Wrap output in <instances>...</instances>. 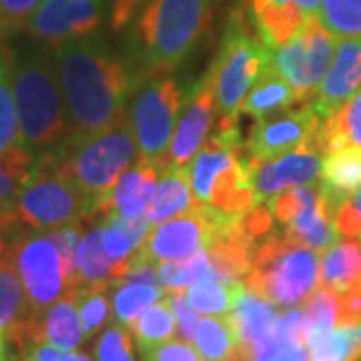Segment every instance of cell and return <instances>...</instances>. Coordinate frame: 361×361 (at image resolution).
I'll return each mask as SVG.
<instances>
[{"mask_svg": "<svg viewBox=\"0 0 361 361\" xmlns=\"http://www.w3.org/2000/svg\"><path fill=\"white\" fill-rule=\"evenodd\" d=\"M213 0H115L111 25L127 28L130 73L137 82L163 77L205 39Z\"/></svg>", "mask_w": 361, "mask_h": 361, "instance_id": "1", "label": "cell"}, {"mask_svg": "<svg viewBox=\"0 0 361 361\" xmlns=\"http://www.w3.org/2000/svg\"><path fill=\"white\" fill-rule=\"evenodd\" d=\"M52 51L68 113L66 135H92L127 116V101L137 80L103 40L85 37Z\"/></svg>", "mask_w": 361, "mask_h": 361, "instance_id": "2", "label": "cell"}, {"mask_svg": "<svg viewBox=\"0 0 361 361\" xmlns=\"http://www.w3.org/2000/svg\"><path fill=\"white\" fill-rule=\"evenodd\" d=\"M47 151L54 165L89 197L94 213L118 177L141 159L127 116L92 135H66Z\"/></svg>", "mask_w": 361, "mask_h": 361, "instance_id": "3", "label": "cell"}, {"mask_svg": "<svg viewBox=\"0 0 361 361\" xmlns=\"http://www.w3.org/2000/svg\"><path fill=\"white\" fill-rule=\"evenodd\" d=\"M13 92L23 142L37 155L68 133V113L54 61L40 54H13Z\"/></svg>", "mask_w": 361, "mask_h": 361, "instance_id": "4", "label": "cell"}, {"mask_svg": "<svg viewBox=\"0 0 361 361\" xmlns=\"http://www.w3.org/2000/svg\"><path fill=\"white\" fill-rule=\"evenodd\" d=\"M317 251L301 245L283 231H271L255 245L243 283L277 307H295L319 281Z\"/></svg>", "mask_w": 361, "mask_h": 361, "instance_id": "5", "label": "cell"}, {"mask_svg": "<svg viewBox=\"0 0 361 361\" xmlns=\"http://www.w3.org/2000/svg\"><path fill=\"white\" fill-rule=\"evenodd\" d=\"M14 213L20 227L47 233L97 217L89 197L54 165L49 151L39 153L30 179L16 195Z\"/></svg>", "mask_w": 361, "mask_h": 361, "instance_id": "6", "label": "cell"}, {"mask_svg": "<svg viewBox=\"0 0 361 361\" xmlns=\"http://www.w3.org/2000/svg\"><path fill=\"white\" fill-rule=\"evenodd\" d=\"M269 66L271 51L251 32L243 11H233L219 51L205 73L219 118H237L247 92Z\"/></svg>", "mask_w": 361, "mask_h": 361, "instance_id": "7", "label": "cell"}, {"mask_svg": "<svg viewBox=\"0 0 361 361\" xmlns=\"http://www.w3.org/2000/svg\"><path fill=\"white\" fill-rule=\"evenodd\" d=\"M185 103V92L175 78L163 75L137 82L127 101V121L145 161L165 167L169 142Z\"/></svg>", "mask_w": 361, "mask_h": 361, "instance_id": "8", "label": "cell"}, {"mask_svg": "<svg viewBox=\"0 0 361 361\" xmlns=\"http://www.w3.org/2000/svg\"><path fill=\"white\" fill-rule=\"evenodd\" d=\"M20 275L32 319L68 293V279L63 255L47 231L20 229L6 249Z\"/></svg>", "mask_w": 361, "mask_h": 361, "instance_id": "9", "label": "cell"}, {"mask_svg": "<svg viewBox=\"0 0 361 361\" xmlns=\"http://www.w3.org/2000/svg\"><path fill=\"white\" fill-rule=\"evenodd\" d=\"M336 49L337 39L313 14L293 39L271 51V68L293 87L299 103H311L334 63Z\"/></svg>", "mask_w": 361, "mask_h": 361, "instance_id": "10", "label": "cell"}, {"mask_svg": "<svg viewBox=\"0 0 361 361\" xmlns=\"http://www.w3.org/2000/svg\"><path fill=\"white\" fill-rule=\"evenodd\" d=\"M243 215H229L211 205L199 203L179 217L159 223L155 231L149 233L147 241L133 255L130 263H153L191 257L193 253L207 249L223 225Z\"/></svg>", "mask_w": 361, "mask_h": 361, "instance_id": "11", "label": "cell"}, {"mask_svg": "<svg viewBox=\"0 0 361 361\" xmlns=\"http://www.w3.org/2000/svg\"><path fill=\"white\" fill-rule=\"evenodd\" d=\"M281 231L313 251H325L341 237L336 227V211L323 193L322 183L299 185L267 201Z\"/></svg>", "mask_w": 361, "mask_h": 361, "instance_id": "12", "label": "cell"}, {"mask_svg": "<svg viewBox=\"0 0 361 361\" xmlns=\"http://www.w3.org/2000/svg\"><path fill=\"white\" fill-rule=\"evenodd\" d=\"M322 123V116L307 103L297 111H283L279 115L257 118V125L249 133L245 151L249 159L265 161L285 153H291L299 147L311 145Z\"/></svg>", "mask_w": 361, "mask_h": 361, "instance_id": "13", "label": "cell"}, {"mask_svg": "<svg viewBox=\"0 0 361 361\" xmlns=\"http://www.w3.org/2000/svg\"><path fill=\"white\" fill-rule=\"evenodd\" d=\"M103 20V0H42L26 30L52 49L92 35Z\"/></svg>", "mask_w": 361, "mask_h": 361, "instance_id": "14", "label": "cell"}, {"mask_svg": "<svg viewBox=\"0 0 361 361\" xmlns=\"http://www.w3.org/2000/svg\"><path fill=\"white\" fill-rule=\"evenodd\" d=\"M322 155L323 153L313 149L311 145H305L275 159H265V161L249 159L251 183H253L257 205L271 201L273 197H277L287 189L317 183V179L322 177Z\"/></svg>", "mask_w": 361, "mask_h": 361, "instance_id": "15", "label": "cell"}, {"mask_svg": "<svg viewBox=\"0 0 361 361\" xmlns=\"http://www.w3.org/2000/svg\"><path fill=\"white\" fill-rule=\"evenodd\" d=\"M217 113L215 94L207 75L191 90V97L180 111L179 121L175 125L173 137L169 142V153L163 169H187L201 147L205 145L207 133L213 125V116Z\"/></svg>", "mask_w": 361, "mask_h": 361, "instance_id": "16", "label": "cell"}, {"mask_svg": "<svg viewBox=\"0 0 361 361\" xmlns=\"http://www.w3.org/2000/svg\"><path fill=\"white\" fill-rule=\"evenodd\" d=\"M360 89L361 37H348L337 42L334 63L322 80L315 97L311 99V104L317 111V115L327 118L349 103Z\"/></svg>", "mask_w": 361, "mask_h": 361, "instance_id": "17", "label": "cell"}, {"mask_svg": "<svg viewBox=\"0 0 361 361\" xmlns=\"http://www.w3.org/2000/svg\"><path fill=\"white\" fill-rule=\"evenodd\" d=\"M159 173L163 167L153 161L139 159L137 165L127 169L109 195L101 201L97 215L103 217H139L147 211L159 185Z\"/></svg>", "mask_w": 361, "mask_h": 361, "instance_id": "18", "label": "cell"}, {"mask_svg": "<svg viewBox=\"0 0 361 361\" xmlns=\"http://www.w3.org/2000/svg\"><path fill=\"white\" fill-rule=\"evenodd\" d=\"M32 310L28 305L20 275L8 253H0V329L8 341L25 351L30 343Z\"/></svg>", "mask_w": 361, "mask_h": 361, "instance_id": "19", "label": "cell"}, {"mask_svg": "<svg viewBox=\"0 0 361 361\" xmlns=\"http://www.w3.org/2000/svg\"><path fill=\"white\" fill-rule=\"evenodd\" d=\"M85 331L73 291L39 313L30 325V341H44L63 351H75L85 341Z\"/></svg>", "mask_w": 361, "mask_h": 361, "instance_id": "20", "label": "cell"}, {"mask_svg": "<svg viewBox=\"0 0 361 361\" xmlns=\"http://www.w3.org/2000/svg\"><path fill=\"white\" fill-rule=\"evenodd\" d=\"M277 317H279L277 305H273L265 297L251 291L247 285L241 289L229 319L239 339V349H241L243 360H247V353L253 345H257L259 341H263L269 336Z\"/></svg>", "mask_w": 361, "mask_h": 361, "instance_id": "21", "label": "cell"}, {"mask_svg": "<svg viewBox=\"0 0 361 361\" xmlns=\"http://www.w3.org/2000/svg\"><path fill=\"white\" fill-rule=\"evenodd\" d=\"M313 14L305 13L295 2H277V4H259L249 6V18L259 40L275 51L291 40L305 26Z\"/></svg>", "mask_w": 361, "mask_h": 361, "instance_id": "22", "label": "cell"}, {"mask_svg": "<svg viewBox=\"0 0 361 361\" xmlns=\"http://www.w3.org/2000/svg\"><path fill=\"white\" fill-rule=\"evenodd\" d=\"M322 189L334 211L361 189V149L343 147L327 153L322 167Z\"/></svg>", "mask_w": 361, "mask_h": 361, "instance_id": "23", "label": "cell"}, {"mask_svg": "<svg viewBox=\"0 0 361 361\" xmlns=\"http://www.w3.org/2000/svg\"><path fill=\"white\" fill-rule=\"evenodd\" d=\"M197 205L187 169H163V179L157 185L155 195L145 211V219L151 225H159Z\"/></svg>", "mask_w": 361, "mask_h": 361, "instance_id": "24", "label": "cell"}, {"mask_svg": "<svg viewBox=\"0 0 361 361\" xmlns=\"http://www.w3.org/2000/svg\"><path fill=\"white\" fill-rule=\"evenodd\" d=\"M116 281L115 263L104 253L101 227H90L82 233L75 257V285L78 287H103L111 289Z\"/></svg>", "mask_w": 361, "mask_h": 361, "instance_id": "25", "label": "cell"}, {"mask_svg": "<svg viewBox=\"0 0 361 361\" xmlns=\"http://www.w3.org/2000/svg\"><path fill=\"white\" fill-rule=\"evenodd\" d=\"M310 361H361V322L305 334Z\"/></svg>", "mask_w": 361, "mask_h": 361, "instance_id": "26", "label": "cell"}, {"mask_svg": "<svg viewBox=\"0 0 361 361\" xmlns=\"http://www.w3.org/2000/svg\"><path fill=\"white\" fill-rule=\"evenodd\" d=\"M343 147L361 149V89L337 113L322 118L313 137V149L327 155Z\"/></svg>", "mask_w": 361, "mask_h": 361, "instance_id": "27", "label": "cell"}, {"mask_svg": "<svg viewBox=\"0 0 361 361\" xmlns=\"http://www.w3.org/2000/svg\"><path fill=\"white\" fill-rule=\"evenodd\" d=\"M297 103H299V99H297L293 87L269 66L247 92V97L239 106V115L265 118L275 113H283Z\"/></svg>", "mask_w": 361, "mask_h": 361, "instance_id": "28", "label": "cell"}, {"mask_svg": "<svg viewBox=\"0 0 361 361\" xmlns=\"http://www.w3.org/2000/svg\"><path fill=\"white\" fill-rule=\"evenodd\" d=\"M322 285L343 293L345 289L361 281V239L336 241L325 249L319 263Z\"/></svg>", "mask_w": 361, "mask_h": 361, "instance_id": "29", "label": "cell"}, {"mask_svg": "<svg viewBox=\"0 0 361 361\" xmlns=\"http://www.w3.org/2000/svg\"><path fill=\"white\" fill-rule=\"evenodd\" d=\"M193 341L205 361H245L229 315L199 319Z\"/></svg>", "mask_w": 361, "mask_h": 361, "instance_id": "30", "label": "cell"}, {"mask_svg": "<svg viewBox=\"0 0 361 361\" xmlns=\"http://www.w3.org/2000/svg\"><path fill=\"white\" fill-rule=\"evenodd\" d=\"M243 281H219V279H201L185 289L187 299L197 313L205 315H227L231 313L233 305L241 289Z\"/></svg>", "mask_w": 361, "mask_h": 361, "instance_id": "31", "label": "cell"}, {"mask_svg": "<svg viewBox=\"0 0 361 361\" xmlns=\"http://www.w3.org/2000/svg\"><path fill=\"white\" fill-rule=\"evenodd\" d=\"M129 331L135 336L139 351L159 345L175 336L177 323H175V315H173L167 295L142 311L130 325Z\"/></svg>", "mask_w": 361, "mask_h": 361, "instance_id": "32", "label": "cell"}, {"mask_svg": "<svg viewBox=\"0 0 361 361\" xmlns=\"http://www.w3.org/2000/svg\"><path fill=\"white\" fill-rule=\"evenodd\" d=\"M113 289V313L116 322L125 325L127 329H130V325L142 311L169 293L165 287L149 283H118Z\"/></svg>", "mask_w": 361, "mask_h": 361, "instance_id": "33", "label": "cell"}, {"mask_svg": "<svg viewBox=\"0 0 361 361\" xmlns=\"http://www.w3.org/2000/svg\"><path fill=\"white\" fill-rule=\"evenodd\" d=\"M211 271L209 251L201 249L191 257L163 261L159 265V277L167 291H185L197 281L211 277Z\"/></svg>", "mask_w": 361, "mask_h": 361, "instance_id": "34", "label": "cell"}, {"mask_svg": "<svg viewBox=\"0 0 361 361\" xmlns=\"http://www.w3.org/2000/svg\"><path fill=\"white\" fill-rule=\"evenodd\" d=\"M303 311V323L305 334L315 329H327L343 323V310H341V295L331 287H315V291L305 299Z\"/></svg>", "mask_w": 361, "mask_h": 361, "instance_id": "35", "label": "cell"}, {"mask_svg": "<svg viewBox=\"0 0 361 361\" xmlns=\"http://www.w3.org/2000/svg\"><path fill=\"white\" fill-rule=\"evenodd\" d=\"M71 291L75 295V303H77L78 315H80L85 337L90 339L99 331H103L113 317L106 289H103V287H78V289H71Z\"/></svg>", "mask_w": 361, "mask_h": 361, "instance_id": "36", "label": "cell"}, {"mask_svg": "<svg viewBox=\"0 0 361 361\" xmlns=\"http://www.w3.org/2000/svg\"><path fill=\"white\" fill-rule=\"evenodd\" d=\"M319 20L336 37H361V0H322Z\"/></svg>", "mask_w": 361, "mask_h": 361, "instance_id": "37", "label": "cell"}, {"mask_svg": "<svg viewBox=\"0 0 361 361\" xmlns=\"http://www.w3.org/2000/svg\"><path fill=\"white\" fill-rule=\"evenodd\" d=\"M18 145H25V142H23V133H20V123H18V113H16V103H14L13 73L8 66L0 75V155Z\"/></svg>", "mask_w": 361, "mask_h": 361, "instance_id": "38", "label": "cell"}, {"mask_svg": "<svg viewBox=\"0 0 361 361\" xmlns=\"http://www.w3.org/2000/svg\"><path fill=\"white\" fill-rule=\"evenodd\" d=\"M94 361H137L129 329L121 323L106 327L94 341Z\"/></svg>", "mask_w": 361, "mask_h": 361, "instance_id": "39", "label": "cell"}, {"mask_svg": "<svg viewBox=\"0 0 361 361\" xmlns=\"http://www.w3.org/2000/svg\"><path fill=\"white\" fill-rule=\"evenodd\" d=\"M42 0H0V28L6 35L25 28Z\"/></svg>", "mask_w": 361, "mask_h": 361, "instance_id": "40", "label": "cell"}, {"mask_svg": "<svg viewBox=\"0 0 361 361\" xmlns=\"http://www.w3.org/2000/svg\"><path fill=\"white\" fill-rule=\"evenodd\" d=\"M142 361H205L189 341H163L141 351Z\"/></svg>", "mask_w": 361, "mask_h": 361, "instance_id": "41", "label": "cell"}, {"mask_svg": "<svg viewBox=\"0 0 361 361\" xmlns=\"http://www.w3.org/2000/svg\"><path fill=\"white\" fill-rule=\"evenodd\" d=\"M169 303L175 315V323H177V334L183 337V341H193L195 327H197V313L191 307L187 293L185 291H169Z\"/></svg>", "mask_w": 361, "mask_h": 361, "instance_id": "42", "label": "cell"}, {"mask_svg": "<svg viewBox=\"0 0 361 361\" xmlns=\"http://www.w3.org/2000/svg\"><path fill=\"white\" fill-rule=\"evenodd\" d=\"M25 361H78V353L52 348L44 341H30L25 348Z\"/></svg>", "mask_w": 361, "mask_h": 361, "instance_id": "43", "label": "cell"}, {"mask_svg": "<svg viewBox=\"0 0 361 361\" xmlns=\"http://www.w3.org/2000/svg\"><path fill=\"white\" fill-rule=\"evenodd\" d=\"M20 229H25V227H20V223L16 219L14 207L0 199V253H6L11 239Z\"/></svg>", "mask_w": 361, "mask_h": 361, "instance_id": "44", "label": "cell"}, {"mask_svg": "<svg viewBox=\"0 0 361 361\" xmlns=\"http://www.w3.org/2000/svg\"><path fill=\"white\" fill-rule=\"evenodd\" d=\"M341 295V310H343V323L361 322V281L345 289Z\"/></svg>", "mask_w": 361, "mask_h": 361, "instance_id": "45", "label": "cell"}, {"mask_svg": "<svg viewBox=\"0 0 361 361\" xmlns=\"http://www.w3.org/2000/svg\"><path fill=\"white\" fill-rule=\"evenodd\" d=\"M277 2H295L305 13L319 14V4L322 0H249V6H259V4H277Z\"/></svg>", "mask_w": 361, "mask_h": 361, "instance_id": "46", "label": "cell"}, {"mask_svg": "<svg viewBox=\"0 0 361 361\" xmlns=\"http://www.w3.org/2000/svg\"><path fill=\"white\" fill-rule=\"evenodd\" d=\"M13 63V51L8 47V35L0 28V75Z\"/></svg>", "mask_w": 361, "mask_h": 361, "instance_id": "47", "label": "cell"}, {"mask_svg": "<svg viewBox=\"0 0 361 361\" xmlns=\"http://www.w3.org/2000/svg\"><path fill=\"white\" fill-rule=\"evenodd\" d=\"M6 336H4V331L0 329V361H6V355H8V349H6Z\"/></svg>", "mask_w": 361, "mask_h": 361, "instance_id": "48", "label": "cell"}, {"mask_svg": "<svg viewBox=\"0 0 361 361\" xmlns=\"http://www.w3.org/2000/svg\"><path fill=\"white\" fill-rule=\"evenodd\" d=\"M78 361H92L89 355H85V353H78Z\"/></svg>", "mask_w": 361, "mask_h": 361, "instance_id": "49", "label": "cell"}]
</instances>
